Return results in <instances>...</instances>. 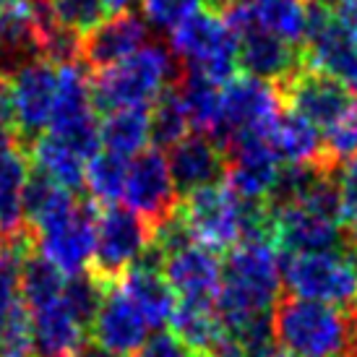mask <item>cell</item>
<instances>
[{
	"label": "cell",
	"instance_id": "23",
	"mask_svg": "<svg viewBox=\"0 0 357 357\" xmlns=\"http://www.w3.org/2000/svg\"><path fill=\"white\" fill-rule=\"evenodd\" d=\"M29 159L21 146L0 149V240L16 235L24 225V188L29 183Z\"/></svg>",
	"mask_w": 357,
	"mask_h": 357
},
{
	"label": "cell",
	"instance_id": "43",
	"mask_svg": "<svg viewBox=\"0 0 357 357\" xmlns=\"http://www.w3.org/2000/svg\"><path fill=\"white\" fill-rule=\"evenodd\" d=\"M21 0H0V8H8V6H16Z\"/></svg>",
	"mask_w": 357,
	"mask_h": 357
},
{
	"label": "cell",
	"instance_id": "20",
	"mask_svg": "<svg viewBox=\"0 0 357 357\" xmlns=\"http://www.w3.org/2000/svg\"><path fill=\"white\" fill-rule=\"evenodd\" d=\"M118 284L130 298V303L139 307L149 326L162 328L172 321V313L178 307V298H175L169 282L162 274V261L151 248L139 258V264H133L123 274Z\"/></svg>",
	"mask_w": 357,
	"mask_h": 357
},
{
	"label": "cell",
	"instance_id": "44",
	"mask_svg": "<svg viewBox=\"0 0 357 357\" xmlns=\"http://www.w3.org/2000/svg\"><path fill=\"white\" fill-rule=\"evenodd\" d=\"M352 318H355V326H357V305L352 307Z\"/></svg>",
	"mask_w": 357,
	"mask_h": 357
},
{
	"label": "cell",
	"instance_id": "15",
	"mask_svg": "<svg viewBox=\"0 0 357 357\" xmlns=\"http://www.w3.org/2000/svg\"><path fill=\"white\" fill-rule=\"evenodd\" d=\"M97 208L91 201L81 204L79 214L68 219L66 225L42 232L34 238V250L47 264L58 268L63 277H79L89 271L94 258V219Z\"/></svg>",
	"mask_w": 357,
	"mask_h": 357
},
{
	"label": "cell",
	"instance_id": "36",
	"mask_svg": "<svg viewBox=\"0 0 357 357\" xmlns=\"http://www.w3.org/2000/svg\"><path fill=\"white\" fill-rule=\"evenodd\" d=\"M139 357H208V355L188 347V344L180 342L172 331H159L157 337H151L149 342L141 347Z\"/></svg>",
	"mask_w": 357,
	"mask_h": 357
},
{
	"label": "cell",
	"instance_id": "4",
	"mask_svg": "<svg viewBox=\"0 0 357 357\" xmlns=\"http://www.w3.org/2000/svg\"><path fill=\"white\" fill-rule=\"evenodd\" d=\"M282 258V282L292 298L344 310L357 305V250L352 243L339 250Z\"/></svg>",
	"mask_w": 357,
	"mask_h": 357
},
{
	"label": "cell",
	"instance_id": "32",
	"mask_svg": "<svg viewBox=\"0 0 357 357\" xmlns=\"http://www.w3.org/2000/svg\"><path fill=\"white\" fill-rule=\"evenodd\" d=\"M357 157V107L349 109L342 120H337L331 128L321 136V159L324 167L339 169L344 162Z\"/></svg>",
	"mask_w": 357,
	"mask_h": 357
},
{
	"label": "cell",
	"instance_id": "1",
	"mask_svg": "<svg viewBox=\"0 0 357 357\" xmlns=\"http://www.w3.org/2000/svg\"><path fill=\"white\" fill-rule=\"evenodd\" d=\"M279 298L282 268L277 248L268 240H245L229 250L214 305L225 331L253 316L274 313Z\"/></svg>",
	"mask_w": 357,
	"mask_h": 357
},
{
	"label": "cell",
	"instance_id": "28",
	"mask_svg": "<svg viewBox=\"0 0 357 357\" xmlns=\"http://www.w3.org/2000/svg\"><path fill=\"white\" fill-rule=\"evenodd\" d=\"M261 29L277 34L289 45H305L307 31V0H243Z\"/></svg>",
	"mask_w": 357,
	"mask_h": 357
},
{
	"label": "cell",
	"instance_id": "29",
	"mask_svg": "<svg viewBox=\"0 0 357 357\" xmlns=\"http://www.w3.org/2000/svg\"><path fill=\"white\" fill-rule=\"evenodd\" d=\"M128 162L112 151H97L86 162V190L94 206H115L123 199Z\"/></svg>",
	"mask_w": 357,
	"mask_h": 357
},
{
	"label": "cell",
	"instance_id": "41",
	"mask_svg": "<svg viewBox=\"0 0 357 357\" xmlns=\"http://www.w3.org/2000/svg\"><path fill=\"white\" fill-rule=\"evenodd\" d=\"M266 357H295V355H289V352H284V349H271Z\"/></svg>",
	"mask_w": 357,
	"mask_h": 357
},
{
	"label": "cell",
	"instance_id": "37",
	"mask_svg": "<svg viewBox=\"0 0 357 357\" xmlns=\"http://www.w3.org/2000/svg\"><path fill=\"white\" fill-rule=\"evenodd\" d=\"M339 21L357 37V0H344L339 8Z\"/></svg>",
	"mask_w": 357,
	"mask_h": 357
},
{
	"label": "cell",
	"instance_id": "35",
	"mask_svg": "<svg viewBox=\"0 0 357 357\" xmlns=\"http://www.w3.org/2000/svg\"><path fill=\"white\" fill-rule=\"evenodd\" d=\"M337 193H339V219L344 229L357 227V157L344 162L337 169Z\"/></svg>",
	"mask_w": 357,
	"mask_h": 357
},
{
	"label": "cell",
	"instance_id": "13",
	"mask_svg": "<svg viewBox=\"0 0 357 357\" xmlns=\"http://www.w3.org/2000/svg\"><path fill=\"white\" fill-rule=\"evenodd\" d=\"M13 115H16V133L19 144L29 146L40 139L42 130L50 128L55 91H58V68L47 60H37L8 79Z\"/></svg>",
	"mask_w": 357,
	"mask_h": 357
},
{
	"label": "cell",
	"instance_id": "19",
	"mask_svg": "<svg viewBox=\"0 0 357 357\" xmlns=\"http://www.w3.org/2000/svg\"><path fill=\"white\" fill-rule=\"evenodd\" d=\"M238 66L248 70L253 79L277 86L305 68V52L298 45H289L277 34L256 26L238 37Z\"/></svg>",
	"mask_w": 357,
	"mask_h": 357
},
{
	"label": "cell",
	"instance_id": "40",
	"mask_svg": "<svg viewBox=\"0 0 357 357\" xmlns=\"http://www.w3.org/2000/svg\"><path fill=\"white\" fill-rule=\"evenodd\" d=\"M310 3H316V6H321V8H328V10H334L339 6L342 8V3L344 0H310Z\"/></svg>",
	"mask_w": 357,
	"mask_h": 357
},
{
	"label": "cell",
	"instance_id": "30",
	"mask_svg": "<svg viewBox=\"0 0 357 357\" xmlns=\"http://www.w3.org/2000/svg\"><path fill=\"white\" fill-rule=\"evenodd\" d=\"M19 287H21V298L26 303V307L37 310L42 305H50L52 300H58L63 295V287H66V279L58 268L47 264L42 256L31 253V256L24 258L21 264V274H19Z\"/></svg>",
	"mask_w": 357,
	"mask_h": 357
},
{
	"label": "cell",
	"instance_id": "45",
	"mask_svg": "<svg viewBox=\"0 0 357 357\" xmlns=\"http://www.w3.org/2000/svg\"><path fill=\"white\" fill-rule=\"evenodd\" d=\"M349 357H357V352H352V355H349Z\"/></svg>",
	"mask_w": 357,
	"mask_h": 357
},
{
	"label": "cell",
	"instance_id": "3",
	"mask_svg": "<svg viewBox=\"0 0 357 357\" xmlns=\"http://www.w3.org/2000/svg\"><path fill=\"white\" fill-rule=\"evenodd\" d=\"M183 68L172 55L159 45H146L136 55L112 68L94 73L91 81V105L94 112H112L123 107H146L178 84Z\"/></svg>",
	"mask_w": 357,
	"mask_h": 357
},
{
	"label": "cell",
	"instance_id": "14",
	"mask_svg": "<svg viewBox=\"0 0 357 357\" xmlns=\"http://www.w3.org/2000/svg\"><path fill=\"white\" fill-rule=\"evenodd\" d=\"M89 337L94 347H102L120 357H130L141 352L149 342V324L141 316V310L120 289V284H109L100 310L91 321Z\"/></svg>",
	"mask_w": 357,
	"mask_h": 357
},
{
	"label": "cell",
	"instance_id": "24",
	"mask_svg": "<svg viewBox=\"0 0 357 357\" xmlns=\"http://www.w3.org/2000/svg\"><path fill=\"white\" fill-rule=\"evenodd\" d=\"M175 89L185 107L190 128H196V133L217 136L222 128V89L225 86H219L217 81H211L199 70L183 68Z\"/></svg>",
	"mask_w": 357,
	"mask_h": 357
},
{
	"label": "cell",
	"instance_id": "10",
	"mask_svg": "<svg viewBox=\"0 0 357 357\" xmlns=\"http://www.w3.org/2000/svg\"><path fill=\"white\" fill-rule=\"evenodd\" d=\"M123 199L126 208L144 219L151 229L175 214L180 193L169 172L167 157L162 151L146 149L139 157H133L126 175Z\"/></svg>",
	"mask_w": 357,
	"mask_h": 357
},
{
	"label": "cell",
	"instance_id": "17",
	"mask_svg": "<svg viewBox=\"0 0 357 357\" xmlns=\"http://www.w3.org/2000/svg\"><path fill=\"white\" fill-rule=\"evenodd\" d=\"M169 172L180 196L217 185L227 175V151L214 136L190 133L169 149Z\"/></svg>",
	"mask_w": 357,
	"mask_h": 357
},
{
	"label": "cell",
	"instance_id": "5",
	"mask_svg": "<svg viewBox=\"0 0 357 357\" xmlns=\"http://www.w3.org/2000/svg\"><path fill=\"white\" fill-rule=\"evenodd\" d=\"M178 214L199 245L214 250H232L245 238L248 199H240L227 183L193 190L178 201Z\"/></svg>",
	"mask_w": 357,
	"mask_h": 357
},
{
	"label": "cell",
	"instance_id": "18",
	"mask_svg": "<svg viewBox=\"0 0 357 357\" xmlns=\"http://www.w3.org/2000/svg\"><path fill=\"white\" fill-rule=\"evenodd\" d=\"M144 40L146 24L136 13H115L102 21L100 26H94L89 34H84L81 66H86L91 73H102L136 55L144 47Z\"/></svg>",
	"mask_w": 357,
	"mask_h": 357
},
{
	"label": "cell",
	"instance_id": "12",
	"mask_svg": "<svg viewBox=\"0 0 357 357\" xmlns=\"http://www.w3.org/2000/svg\"><path fill=\"white\" fill-rule=\"evenodd\" d=\"M227 151V185L240 199L268 201L279 175V157L274 154L268 136L264 133H240L225 144Z\"/></svg>",
	"mask_w": 357,
	"mask_h": 357
},
{
	"label": "cell",
	"instance_id": "21",
	"mask_svg": "<svg viewBox=\"0 0 357 357\" xmlns=\"http://www.w3.org/2000/svg\"><path fill=\"white\" fill-rule=\"evenodd\" d=\"M31 313V339L42 357H76L86 347L89 331L73 316L60 295L50 305H42Z\"/></svg>",
	"mask_w": 357,
	"mask_h": 357
},
{
	"label": "cell",
	"instance_id": "39",
	"mask_svg": "<svg viewBox=\"0 0 357 357\" xmlns=\"http://www.w3.org/2000/svg\"><path fill=\"white\" fill-rule=\"evenodd\" d=\"M214 357H245V355H243V352H240V349L235 347V344H229V342H225V347L219 349V352H217Z\"/></svg>",
	"mask_w": 357,
	"mask_h": 357
},
{
	"label": "cell",
	"instance_id": "31",
	"mask_svg": "<svg viewBox=\"0 0 357 357\" xmlns=\"http://www.w3.org/2000/svg\"><path fill=\"white\" fill-rule=\"evenodd\" d=\"M151 123V144L154 149H172L175 144L190 136V120L185 115V107L178 97V89H167L149 112Z\"/></svg>",
	"mask_w": 357,
	"mask_h": 357
},
{
	"label": "cell",
	"instance_id": "38",
	"mask_svg": "<svg viewBox=\"0 0 357 357\" xmlns=\"http://www.w3.org/2000/svg\"><path fill=\"white\" fill-rule=\"evenodd\" d=\"M76 357H120V355H112V352H107V349L94 347V344H86V347L81 349Z\"/></svg>",
	"mask_w": 357,
	"mask_h": 357
},
{
	"label": "cell",
	"instance_id": "27",
	"mask_svg": "<svg viewBox=\"0 0 357 357\" xmlns=\"http://www.w3.org/2000/svg\"><path fill=\"white\" fill-rule=\"evenodd\" d=\"M172 334L185 342L188 347L199 349L204 355L214 357L219 349L225 347L227 334L217 316L214 305H193V303H178L172 313Z\"/></svg>",
	"mask_w": 357,
	"mask_h": 357
},
{
	"label": "cell",
	"instance_id": "8",
	"mask_svg": "<svg viewBox=\"0 0 357 357\" xmlns=\"http://www.w3.org/2000/svg\"><path fill=\"white\" fill-rule=\"evenodd\" d=\"M279 100L318 130L331 128L349 109L357 107V94L339 79L313 68H303L287 81L277 84Z\"/></svg>",
	"mask_w": 357,
	"mask_h": 357
},
{
	"label": "cell",
	"instance_id": "16",
	"mask_svg": "<svg viewBox=\"0 0 357 357\" xmlns=\"http://www.w3.org/2000/svg\"><path fill=\"white\" fill-rule=\"evenodd\" d=\"M162 274L169 282L178 303L193 305H217L222 287V264L214 250L199 243L175 250L162 261Z\"/></svg>",
	"mask_w": 357,
	"mask_h": 357
},
{
	"label": "cell",
	"instance_id": "6",
	"mask_svg": "<svg viewBox=\"0 0 357 357\" xmlns=\"http://www.w3.org/2000/svg\"><path fill=\"white\" fill-rule=\"evenodd\" d=\"M169 47L190 70H199L219 86L238 76V37L214 10H199L180 24L169 37Z\"/></svg>",
	"mask_w": 357,
	"mask_h": 357
},
{
	"label": "cell",
	"instance_id": "11",
	"mask_svg": "<svg viewBox=\"0 0 357 357\" xmlns=\"http://www.w3.org/2000/svg\"><path fill=\"white\" fill-rule=\"evenodd\" d=\"M279 112H282V100L274 84L253 76H235L222 89V128L214 139L225 144L240 133L268 136Z\"/></svg>",
	"mask_w": 357,
	"mask_h": 357
},
{
	"label": "cell",
	"instance_id": "26",
	"mask_svg": "<svg viewBox=\"0 0 357 357\" xmlns=\"http://www.w3.org/2000/svg\"><path fill=\"white\" fill-rule=\"evenodd\" d=\"M100 144L105 151H112L118 157H139L151 144V123L146 107H123L112 109L100 123Z\"/></svg>",
	"mask_w": 357,
	"mask_h": 357
},
{
	"label": "cell",
	"instance_id": "25",
	"mask_svg": "<svg viewBox=\"0 0 357 357\" xmlns=\"http://www.w3.org/2000/svg\"><path fill=\"white\" fill-rule=\"evenodd\" d=\"M26 151H29L37 172L50 178L55 185L70 190V193H81L86 188V159L79 157L60 139L50 133H42L40 139H34L26 146Z\"/></svg>",
	"mask_w": 357,
	"mask_h": 357
},
{
	"label": "cell",
	"instance_id": "33",
	"mask_svg": "<svg viewBox=\"0 0 357 357\" xmlns=\"http://www.w3.org/2000/svg\"><path fill=\"white\" fill-rule=\"evenodd\" d=\"M52 10V19L66 29L79 31L81 37L89 34L94 26H100L107 16L105 0H47Z\"/></svg>",
	"mask_w": 357,
	"mask_h": 357
},
{
	"label": "cell",
	"instance_id": "7",
	"mask_svg": "<svg viewBox=\"0 0 357 357\" xmlns=\"http://www.w3.org/2000/svg\"><path fill=\"white\" fill-rule=\"evenodd\" d=\"M151 245V227L126 206H100L94 219V258L89 274L102 284H118Z\"/></svg>",
	"mask_w": 357,
	"mask_h": 357
},
{
	"label": "cell",
	"instance_id": "42",
	"mask_svg": "<svg viewBox=\"0 0 357 357\" xmlns=\"http://www.w3.org/2000/svg\"><path fill=\"white\" fill-rule=\"evenodd\" d=\"M347 235H349V243H352V248L357 250V227H355V229H349Z\"/></svg>",
	"mask_w": 357,
	"mask_h": 357
},
{
	"label": "cell",
	"instance_id": "2",
	"mask_svg": "<svg viewBox=\"0 0 357 357\" xmlns=\"http://www.w3.org/2000/svg\"><path fill=\"white\" fill-rule=\"evenodd\" d=\"M271 321L274 342L295 357H349L357 352L352 310L282 295Z\"/></svg>",
	"mask_w": 357,
	"mask_h": 357
},
{
	"label": "cell",
	"instance_id": "22",
	"mask_svg": "<svg viewBox=\"0 0 357 357\" xmlns=\"http://www.w3.org/2000/svg\"><path fill=\"white\" fill-rule=\"evenodd\" d=\"M268 144L279 162L287 165H321V133L313 123H307L303 115L292 109H282L277 123L268 130ZM328 169V167H326ZM337 172V169H334Z\"/></svg>",
	"mask_w": 357,
	"mask_h": 357
},
{
	"label": "cell",
	"instance_id": "34",
	"mask_svg": "<svg viewBox=\"0 0 357 357\" xmlns=\"http://www.w3.org/2000/svg\"><path fill=\"white\" fill-rule=\"evenodd\" d=\"M206 0H141V13L149 26L159 31H175L190 16L204 10Z\"/></svg>",
	"mask_w": 357,
	"mask_h": 357
},
{
	"label": "cell",
	"instance_id": "9",
	"mask_svg": "<svg viewBox=\"0 0 357 357\" xmlns=\"http://www.w3.org/2000/svg\"><path fill=\"white\" fill-rule=\"evenodd\" d=\"M349 243L347 229L337 217L307 204H287L274 208V229L271 245L282 256H300V253H324L339 250Z\"/></svg>",
	"mask_w": 357,
	"mask_h": 357
}]
</instances>
